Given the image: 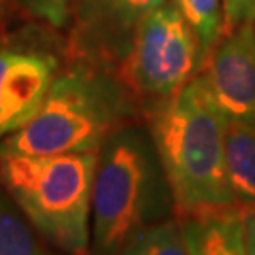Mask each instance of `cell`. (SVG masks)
Returning <instances> with one entry per match:
<instances>
[{"label": "cell", "instance_id": "1", "mask_svg": "<svg viewBox=\"0 0 255 255\" xmlns=\"http://www.w3.org/2000/svg\"><path fill=\"white\" fill-rule=\"evenodd\" d=\"M147 118L176 216L237 208L225 163L227 114L201 74Z\"/></svg>", "mask_w": 255, "mask_h": 255}, {"label": "cell", "instance_id": "2", "mask_svg": "<svg viewBox=\"0 0 255 255\" xmlns=\"http://www.w3.org/2000/svg\"><path fill=\"white\" fill-rule=\"evenodd\" d=\"M132 108L134 101L108 68L72 61L57 74L34 118L0 140V155L101 151L125 128Z\"/></svg>", "mask_w": 255, "mask_h": 255}, {"label": "cell", "instance_id": "3", "mask_svg": "<svg viewBox=\"0 0 255 255\" xmlns=\"http://www.w3.org/2000/svg\"><path fill=\"white\" fill-rule=\"evenodd\" d=\"M101 151L0 155V183L63 255H91V195Z\"/></svg>", "mask_w": 255, "mask_h": 255}, {"label": "cell", "instance_id": "4", "mask_svg": "<svg viewBox=\"0 0 255 255\" xmlns=\"http://www.w3.org/2000/svg\"><path fill=\"white\" fill-rule=\"evenodd\" d=\"M155 176L146 144L121 128L101 147L91 195V255H119L153 223Z\"/></svg>", "mask_w": 255, "mask_h": 255}, {"label": "cell", "instance_id": "5", "mask_svg": "<svg viewBox=\"0 0 255 255\" xmlns=\"http://www.w3.org/2000/svg\"><path fill=\"white\" fill-rule=\"evenodd\" d=\"M204 63L201 42L180 9L166 4L138 25L118 80L149 114L182 91Z\"/></svg>", "mask_w": 255, "mask_h": 255}, {"label": "cell", "instance_id": "6", "mask_svg": "<svg viewBox=\"0 0 255 255\" xmlns=\"http://www.w3.org/2000/svg\"><path fill=\"white\" fill-rule=\"evenodd\" d=\"M166 0H76L70 61L112 70L128 53L138 25Z\"/></svg>", "mask_w": 255, "mask_h": 255}, {"label": "cell", "instance_id": "7", "mask_svg": "<svg viewBox=\"0 0 255 255\" xmlns=\"http://www.w3.org/2000/svg\"><path fill=\"white\" fill-rule=\"evenodd\" d=\"M59 59L28 46L0 47V140L34 118L53 80Z\"/></svg>", "mask_w": 255, "mask_h": 255}, {"label": "cell", "instance_id": "8", "mask_svg": "<svg viewBox=\"0 0 255 255\" xmlns=\"http://www.w3.org/2000/svg\"><path fill=\"white\" fill-rule=\"evenodd\" d=\"M229 118L255 121V25L240 23L214 47L199 72Z\"/></svg>", "mask_w": 255, "mask_h": 255}, {"label": "cell", "instance_id": "9", "mask_svg": "<svg viewBox=\"0 0 255 255\" xmlns=\"http://www.w3.org/2000/svg\"><path fill=\"white\" fill-rule=\"evenodd\" d=\"M189 255H248L242 208L178 218Z\"/></svg>", "mask_w": 255, "mask_h": 255}, {"label": "cell", "instance_id": "10", "mask_svg": "<svg viewBox=\"0 0 255 255\" xmlns=\"http://www.w3.org/2000/svg\"><path fill=\"white\" fill-rule=\"evenodd\" d=\"M225 163L237 204L255 208V121L227 116Z\"/></svg>", "mask_w": 255, "mask_h": 255}, {"label": "cell", "instance_id": "11", "mask_svg": "<svg viewBox=\"0 0 255 255\" xmlns=\"http://www.w3.org/2000/svg\"><path fill=\"white\" fill-rule=\"evenodd\" d=\"M0 183V255H53Z\"/></svg>", "mask_w": 255, "mask_h": 255}, {"label": "cell", "instance_id": "12", "mask_svg": "<svg viewBox=\"0 0 255 255\" xmlns=\"http://www.w3.org/2000/svg\"><path fill=\"white\" fill-rule=\"evenodd\" d=\"M119 255H189L178 218L151 223L127 242Z\"/></svg>", "mask_w": 255, "mask_h": 255}, {"label": "cell", "instance_id": "13", "mask_svg": "<svg viewBox=\"0 0 255 255\" xmlns=\"http://www.w3.org/2000/svg\"><path fill=\"white\" fill-rule=\"evenodd\" d=\"M174 6L195 30L206 61L225 32V17L219 0H174Z\"/></svg>", "mask_w": 255, "mask_h": 255}, {"label": "cell", "instance_id": "14", "mask_svg": "<svg viewBox=\"0 0 255 255\" xmlns=\"http://www.w3.org/2000/svg\"><path fill=\"white\" fill-rule=\"evenodd\" d=\"M32 15L44 19L51 27H64L72 17L76 0H17Z\"/></svg>", "mask_w": 255, "mask_h": 255}, {"label": "cell", "instance_id": "15", "mask_svg": "<svg viewBox=\"0 0 255 255\" xmlns=\"http://www.w3.org/2000/svg\"><path fill=\"white\" fill-rule=\"evenodd\" d=\"M221 2H223L225 34H227L242 23V0H221Z\"/></svg>", "mask_w": 255, "mask_h": 255}, {"label": "cell", "instance_id": "16", "mask_svg": "<svg viewBox=\"0 0 255 255\" xmlns=\"http://www.w3.org/2000/svg\"><path fill=\"white\" fill-rule=\"evenodd\" d=\"M244 212V229H246L248 255H255V208H246Z\"/></svg>", "mask_w": 255, "mask_h": 255}, {"label": "cell", "instance_id": "17", "mask_svg": "<svg viewBox=\"0 0 255 255\" xmlns=\"http://www.w3.org/2000/svg\"><path fill=\"white\" fill-rule=\"evenodd\" d=\"M255 21V0H242V23Z\"/></svg>", "mask_w": 255, "mask_h": 255}]
</instances>
